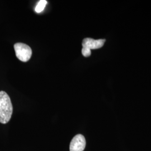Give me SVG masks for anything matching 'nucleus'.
<instances>
[{"mask_svg":"<svg viewBox=\"0 0 151 151\" xmlns=\"http://www.w3.org/2000/svg\"><path fill=\"white\" fill-rule=\"evenodd\" d=\"M17 58L22 62H26L30 59L32 55L31 48L25 44L17 43L14 45Z\"/></svg>","mask_w":151,"mask_h":151,"instance_id":"nucleus-2","label":"nucleus"},{"mask_svg":"<svg viewBox=\"0 0 151 151\" xmlns=\"http://www.w3.org/2000/svg\"><path fill=\"white\" fill-rule=\"evenodd\" d=\"M105 39L95 40L92 38H87L84 39L82 42V47L90 50L101 48L105 42Z\"/></svg>","mask_w":151,"mask_h":151,"instance_id":"nucleus-4","label":"nucleus"},{"mask_svg":"<svg viewBox=\"0 0 151 151\" xmlns=\"http://www.w3.org/2000/svg\"><path fill=\"white\" fill-rule=\"evenodd\" d=\"M82 55L85 57H88L91 55V50L89 49L86 48H82Z\"/></svg>","mask_w":151,"mask_h":151,"instance_id":"nucleus-6","label":"nucleus"},{"mask_svg":"<svg viewBox=\"0 0 151 151\" xmlns=\"http://www.w3.org/2000/svg\"><path fill=\"white\" fill-rule=\"evenodd\" d=\"M86 142L85 137L82 134L75 135L71 140L70 145V151H83Z\"/></svg>","mask_w":151,"mask_h":151,"instance_id":"nucleus-3","label":"nucleus"},{"mask_svg":"<svg viewBox=\"0 0 151 151\" xmlns=\"http://www.w3.org/2000/svg\"><path fill=\"white\" fill-rule=\"evenodd\" d=\"M47 4V1L45 0H40L37 6L35 7V10L37 13H40L42 11H43L46 5Z\"/></svg>","mask_w":151,"mask_h":151,"instance_id":"nucleus-5","label":"nucleus"},{"mask_svg":"<svg viewBox=\"0 0 151 151\" xmlns=\"http://www.w3.org/2000/svg\"><path fill=\"white\" fill-rule=\"evenodd\" d=\"M13 107L11 99L5 91H0V123H7L11 119Z\"/></svg>","mask_w":151,"mask_h":151,"instance_id":"nucleus-1","label":"nucleus"}]
</instances>
